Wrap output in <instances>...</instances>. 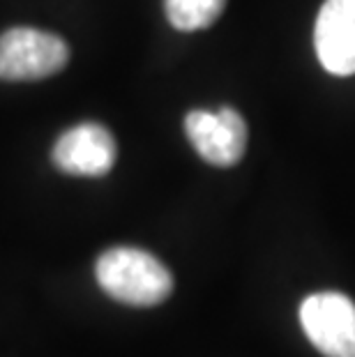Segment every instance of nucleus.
<instances>
[{
  "mask_svg": "<svg viewBox=\"0 0 355 357\" xmlns=\"http://www.w3.org/2000/svg\"><path fill=\"white\" fill-rule=\"evenodd\" d=\"M226 0H164L166 19L173 28L192 33L213 26L219 19Z\"/></svg>",
  "mask_w": 355,
  "mask_h": 357,
  "instance_id": "7",
  "label": "nucleus"
},
{
  "mask_svg": "<svg viewBox=\"0 0 355 357\" xmlns=\"http://www.w3.org/2000/svg\"><path fill=\"white\" fill-rule=\"evenodd\" d=\"M70 60L63 37L37 28H12L0 35V79L40 81L58 74Z\"/></svg>",
  "mask_w": 355,
  "mask_h": 357,
  "instance_id": "2",
  "label": "nucleus"
},
{
  "mask_svg": "<svg viewBox=\"0 0 355 357\" xmlns=\"http://www.w3.org/2000/svg\"><path fill=\"white\" fill-rule=\"evenodd\" d=\"M51 159L60 171L70 176L100 178L107 176L116 164V141L107 127L83 123L60 136Z\"/></svg>",
  "mask_w": 355,
  "mask_h": 357,
  "instance_id": "5",
  "label": "nucleus"
},
{
  "mask_svg": "<svg viewBox=\"0 0 355 357\" xmlns=\"http://www.w3.org/2000/svg\"><path fill=\"white\" fill-rule=\"evenodd\" d=\"M185 132L196 153L215 166H233L245 155L247 125L233 109H219L217 113L192 111L185 118Z\"/></svg>",
  "mask_w": 355,
  "mask_h": 357,
  "instance_id": "4",
  "label": "nucleus"
},
{
  "mask_svg": "<svg viewBox=\"0 0 355 357\" xmlns=\"http://www.w3.org/2000/svg\"><path fill=\"white\" fill-rule=\"evenodd\" d=\"M314 47L330 74H355V0H326L316 17Z\"/></svg>",
  "mask_w": 355,
  "mask_h": 357,
  "instance_id": "6",
  "label": "nucleus"
},
{
  "mask_svg": "<svg viewBox=\"0 0 355 357\" xmlns=\"http://www.w3.org/2000/svg\"><path fill=\"white\" fill-rule=\"evenodd\" d=\"M300 323L326 357H355V305L346 295H309L300 307Z\"/></svg>",
  "mask_w": 355,
  "mask_h": 357,
  "instance_id": "3",
  "label": "nucleus"
},
{
  "mask_svg": "<svg viewBox=\"0 0 355 357\" xmlns=\"http://www.w3.org/2000/svg\"><path fill=\"white\" fill-rule=\"evenodd\" d=\"M97 281L109 298L132 307H155L173 291V277L153 254L113 247L97 261Z\"/></svg>",
  "mask_w": 355,
  "mask_h": 357,
  "instance_id": "1",
  "label": "nucleus"
}]
</instances>
